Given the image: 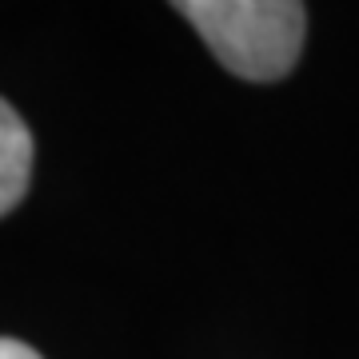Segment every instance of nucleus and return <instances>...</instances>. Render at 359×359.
I'll return each instance as SVG.
<instances>
[{
  "label": "nucleus",
  "mask_w": 359,
  "mask_h": 359,
  "mask_svg": "<svg viewBox=\"0 0 359 359\" xmlns=\"http://www.w3.org/2000/svg\"><path fill=\"white\" fill-rule=\"evenodd\" d=\"M0 359H40V355L20 339H0Z\"/></svg>",
  "instance_id": "7ed1b4c3"
},
{
  "label": "nucleus",
  "mask_w": 359,
  "mask_h": 359,
  "mask_svg": "<svg viewBox=\"0 0 359 359\" xmlns=\"http://www.w3.org/2000/svg\"><path fill=\"white\" fill-rule=\"evenodd\" d=\"M32 176V136L8 100H0V216H8L28 192Z\"/></svg>",
  "instance_id": "f03ea898"
},
{
  "label": "nucleus",
  "mask_w": 359,
  "mask_h": 359,
  "mask_svg": "<svg viewBox=\"0 0 359 359\" xmlns=\"http://www.w3.org/2000/svg\"><path fill=\"white\" fill-rule=\"evenodd\" d=\"M176 13L228 72L259 84L292 72L308 28V8L295 0H184Z\"/></svg>",
  "instance_id": "f257e3e1"
}]
</instances>
